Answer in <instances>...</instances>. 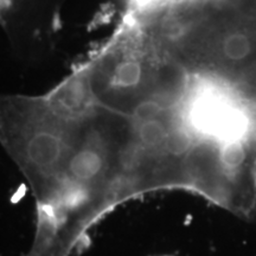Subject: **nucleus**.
<instances>
[{"label": "nucleus", "mask_w": 256, "mask_h": 256, "mask_svg": "<svg viewBox=\"0 0 256 256\" xmlns=\"http://www.w3.org/2000/svg\"><path fill=\"white\" fill-rule=\"evenodd\" d=\"M217 52V58L220 63L229 66L232 69H236L254 58L256 46L244 32H230L220 40Z\"/></svg>", "instance_id": "f03ea898"}, {"label": "nucleus", "mask_w": 256, "mask_h": 256, "mask_svg": "<svg viewBox=\"0 0 256 256\" xmlns=\"http://www.w3.org/2000/svg\"><path fill=\"white\" fill-rule=\"evenodd\" d=\"M152 256H171V255H152Z\"/></svg>", "instance_id": "7ed1b4c3"}, {"label": "nucleus", "mask_w": 256, "mask_h": 256, "mask_svg": "<svg viewBox=\"0 0 256 256\" xmlns=\"http://www.w3.org/2000/svg\"><path fill=\"white\" fill-rule=\"evenodd\" d=\"M0 144L26 178L36 210L28 256H72L127 202L179 190L217 204L232 156L188 74L146 62L120 83L98 62L51 94L0 98Z\"/></svg>", "instance_id": "f257e3e1"}]
</instances>
